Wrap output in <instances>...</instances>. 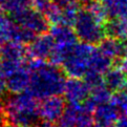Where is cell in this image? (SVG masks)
<instances>
[{"label":"cell","instance_id":"1","mask_svg":"<svg viewBox=\"0 0 127 127\" xmlns=\"http://www.w3.org/2000/svg\"><path fill=\"white\" fill-rule=\"evenodd\" d=\"M28 68L30 69V83L28 92L37 99L61 95L65 83V77L58 65L43 60L31 59Z\"/></svg>","mask_w":127,"mask_h":127},{"label":"cell","instance_id":"2","mask_svg":"<svg viewBox=\"0 0 127 127\" xmlns=\"http://www.w3.org/2000/svg\"><path fill=\"white\" fill-rule=\"evenodd\" d=\"M37 100L29 92L11 94L2 103L7 121L16 127L33 126L36 124L39 119V103Z\"/></svg>","mask_w":127,"mask_h":127},{"label":"cell","instance_id":"3","mask_svg":"<svg viewBox=\"0 0 127 127\" xmlns=\"http://www.w3.org/2000/svg\"><path fill=\"white\" fill-rule=\"evenodd\" d=\"M97 51L98 48L93 44L77 42L66 54L62 62L63 72L69 78H83L92 69Z\"/></svg>","mask_w":127,"mask_h":127},{"label":"cell","instance_id":"4","mask_svg":"<svg viewBox=\"0 0 127 127\" xmlns=\"http://www.w3.org/2000/svg\"><path fill=\"white\" fill-rule=\"evenodd\" d=\"M71 26L81 42L88 44H98L105 38V24L98 20L86 10H80Z\"/></svg>","mask_w":127,"mask_h":127},{"label":"cell","instance_id":"5","mask_svg":"<svg viewBox=\"0 0 127 127\" xmlns=\"http://www.w3.org/2000/svg\"><path fill=\"white\" fill-rule=\"evenodd\" d=\"M49 35L54 41V49L48 60L53 64L60 65L78 39L72 28L66 24H53Z\"/></svg>","mask_w":127,"mask_h":127},{"label":"cell","instance_id":"6","mask_svg":"<svg viewBox=\"0 0 127 127\" xmlns=\"http://www.w3.org/2000/svg\"><path fill=\"white\" fill-rule=\"evenodd\" d=\"M93 110L86 101L69 104L59 119V127H90L94 120Z\"/></svg>","mask_w":127,"mask_h":127},{"label":"cell","instance_id":"7","mask_svg":"<svg viewBox=\"0 0 127 127\" xmlns=\"http://www.w3.org/2000/svg\"><path fill=\"white\" fill-rule=\"evenodd\" d=\"M26 48L23 44L8 41L0 44V69L5 77L25 64Z\"/></svg>","mask_w":127,"mask_h":127},{"label":"cell","instance_id":"8","mask_svg":"<svg viewBox=\"0 0 127 127\" xmlns=\"http://www.w3.org/2000/svg\"><path fill=\"white\" fill-rule=\"evenodd\" d=\"M12 17V19L18 25L29 30L34 35L45 33L49 26V23L47 22L46 18L44 17V15L42 13L36 11L33 7L26 8L25 11H22Z\"/></svg>","mask_w":127,"mask_h":127},{"label":"cell","instance_id":"9","mask_svg":"<svg viewBox=\"0 0 127 127\" xmlns=\"http://www.w3.org/2000/svg\"><path fill=\"white\" fill-rule=\"evenodd\" d=\"M41 100V103L38 105V115L40 119L47 122L59 121L66 107L65 100L60 97V95L49 96Z\"/></svg>","mask_w":127,"mask_h":127},{"label":"cell","instance_id":"10","mask_svg":"<svg viewBox=\"0 0 127 127\" xmlns=\"http://www.w3.org/2000/svg\"><path fill=\"white\" fill-rule=\"evenodd\" d=\"M54 49V41L49 34L42 33L36 35L29 43L26 48V55L31 59L46 61L51 57Z\"/></svg>","mask_w":127,"mask_h":127},{"label":"cell","instance_id":"11","mask_svg":"<svg viewBox=\"0 0 127 127\" xmlns=\"http://www.w3.org/2000/svg\"><path fill=\"white\" fill-rule=\"evenodd\" d=\"M62 94L65 97L64 100L69 104L83 103L89 96L90 87L82 78H69L65 80Z\"/></svg>","mask_w":127,"mask_h":127},{"label":"cell","instance_id":"12","mask_svg":"<svg viewBox=\"0 0 127 127\" xmlns=\"http://www.w3.org/2000/svg\"><path fill=\"white\" fill-rule=\"evenodd\" d=\"M6 90L11 94L25 92L30 83V69L25 64L5 76Z\"/></svg>","mask_w":127,"mask_h":127},{"label":"cell","instance_id":"13","mask_svg":"<svg viewBox=\"0 0 127 127\" xmlns=\"http://www.w3.org/2000/svg\"><path fill=\"white\" fill-rule=\"evenodd\" d=\"M99 49L112 61L121 59L127 53V40L118 38H104L100 42Z\"/></svg>","mask_w":127,"mask_h":127},{"label":"cell","instance_id":"14","mask_svg":"<svg viewBox=\"0 0 127 127\" xmlns=\"http://www.w3.org/2000/svg\"><path fill=\"white\" fill-rule=\"evenodd\" d=\"M119 115L120 112L116 105L112 103V100L110 102H106L95 106L93 110L94 119L96 120V122H100V123L113 124L119 119Z\"/></svg>","mask_w":127,"mask_h":127},{"label":"cell","instance_id":"15","mask_svg":"<svg viewBox=\"0 0 127 127\" xmlns=\"http://www.w3.org/2000/svg\"><path fill=\"white\" fill-rule=\"evenodd\" d=\"M127 82V74L122 67H110L103 75V83L110 92H119Z\"/></svg>","mask_w":127,"mask_h":127},{"label":"cell","instance_id":"16","mask_svg":"<svg viewBox=\"0 0 127 127\" xmlns=\"http://www.w3.org/2000/svg\"><path fill=\"white\" fill-rule=\"evenodd\" d=\"M105 32L109 37L127 40V18H111L105 24Z\"/></svg>","mask_w":127,"mask_h":127},{"label":"cell","instance_id":"17","mask_svg":"<svg viewBox=\"0 0 127 127\" xmlns=\"http://www.w3.org/2000/svg\"><path fill=\"white\" fill-rule=\"evenodd\" d=\"M111 100H112L111 92L104 85V83H102V84L95 86L93 88H90V94H89L87 100H86V102H87L94 109L95 106L106 103V102H110Z\"/></svg>","mask_w":127,"mask_h":127},{"label":"cell","instance_id":"18","mask_svg":"<svg viewBox=\"0 0 127 127\" xmlns=\"http://www.w3.org/2000/svg\"><path fill=\"white\" fill-rule=\"evenodd\" d=\"M17 23L0 7V44L12 41Z\"/></svg>","mask_w":127,"mask_h":127},{"label":"cell","instance_id":"19","mask_svg":"<svg viewBox=\"0 0 127 127\" xmlns=\"http://www.w3.org/2000/svg\"><path fill=\"white\" fill-rule=\"evenodd\" d=\"M108 18H127V0H101Z\"/></svg>","mask_w":127,"mask_h":127},{"label":"cell","instance_id":"20","mask_svg":"<svg viewBox=\"0 0 127 127\" xmlns=\"http://www.w3.org/2000/svg\"><path fill=\"white\" fill-rule=\"evenodd\" d=\"M1 8L12 16H14L26 8L32 7V0H2Z\"/></svg>","mask_w":127,"mask_h":127},{"label":"cell","instance_id":"21","mask_svg":"<svg viewBox=\"0 0 127 127\" xmlns=\"http://www.w3.org/2000/svg\"><path fill=\"white\" fill-rule=\"evenodd\" d=\"M86 10L95 18H97L98 20L104 22V23H105L106 20L108 19L107 12H106L105 6H104V4L102 3L101 0H93L92 2H89L87 5H86Z\"/></svg>","mask_w":127,"mask_h":127},{"label":"cell","instance_id":"22","mask_svg":"<svg viewBox=\"0 0 127 127\" xmlns=\"http://www.w3.org/2000/svg\"><path fill=\"white\" fill-rule=\"evenodd\" d=\"M112 103L116 105L119 112L127 116V82L124 87L117 92V94L112 97Z\"/></svg>","mask_w":127,"mask_h":127},{"label":"cell","instance_id":"23","mask_svg":"<svg viewBox=\"0 0 127 127\" xmlns=\"http://www.w3.org/2000/svg\"><path fill=\"white\" fill-rule=\"evenodd\" d=\"M51 2L52 0H32V7L43 14V12L47 8Z\"/></svg>","mask_w":127,"mask_h":127},{"label":"cell","instance_id":"24","mask_svg":"<svg viewBox=\"0 0 127 127\" xmlns=\"http://www.w3.org/2000/svg\"><path fill=\"white\" fill-rule=\"evenodd\" d=\"M52 1L60 7L61 10L72 6H80V4L77 2V0H52Z\"/></svg>","mask_w":127,"mask_h":127},{"label":"cell","instance_id":"25","mask_svg":"<svg viewBox=\"0 0 127 127\" xmlns=\"http://www.w3.org/2000/svg\"><path fill=\"white\" fill-rule=\"evenodd\" d=\"M7 92L6 90V83H5V77L0 71V98L4 97V95Z\"/></svg>","mask_w":127,"mask_h":127},{"label":"cell","instance_id":"26","mask_svg":"<svg viewBox=\"0 0 127 127\" xmlns=\"http://www.w3.org/2000/svg\"><path fill=\"white\" fill-rule=\"evenodd\" d=\"M7 123V118H6V115L5 112L3 110V107H0V127L5 125Z\"/></svg>","mask_w":127,"mask_h":127},{"label":"cell","instance_id":"27","mask_svg":"<svg viewBox=\"0 0 127 127\" xmlns=\"http://www.w3.org/2000/svg\"><path fill=\"white\" fill-rule=\"evenodd\" d=\"M117 126L116 127H127V116H123L122 118L119 117L117 120Z\"/></svg>","mask_w":127,"mask_h":127},{"label":"cell","instance_id":"28","mask_svg":"<svg viewBox=\"0 0 127 127\" xmlns=\"http://www.w3.org/2000/svg\"><path fill=\"white\" fill-rule=\"evenodd\" d=\"M121 59H122L121 60V67H122V69L127 74V53Z\"/></svg>","mask_w":127,"mask_h":127},{"label":"cell","instance_id":"29","mask_svg":"<svg viewBox=\"0 0 127 127\" xmlns=\"http://www.w3.org/2000/svg\"><path fill=\"white\" fill-rule=\"evenodd\" d=\"M38 127H59L57 124H55V122H47L43 121L42 123H40Z\"/></svg>","mask_w":127,"mask_h":127},{"label":"cell","instance_id":"30","mask_svg":"<svg viewBox=\"0 0 127 127\" xmlns=\"http://www.w3.org/2000/svg\"><path fill=\"white\" fill-rule=\"evenodd\" d=\"M90 127H115L113 124H106V123H100V122H96L95 124H92Z\"/></svg>","mask_w":127,"mask_h":127},{"label":"cell","instance_id":"31","mask_svg":"<svg viewBox=\"0 0 127 127\" xmlns=\"http://www.w3.org/2000/svg\"><path fill=\"white\" fill-rule=\"evenodd\" d=\"M93 0H77V2L79 4H83V5H87L89 2H92Z\"/></svg>","mask_w":127,"mask_h":127},{"label":"cell","instance_id":"32","mask_svg":"<svg viewBox=\"0 0 127 127\" xmlns=\"http://www.w3.org/2000/svg\"><path fill=\"white\" fill-rule=\"evenodd\" d=\"M1 127H16V126H14V125H8V124L6 123L5 125H3V126H1Z\"/></svg>","mask_w":127,"mask_h":127},{"label":"cell","instance_id":"33","mask_svg":"<svg viewBox=\"0 0 127 127\" xmlns=\"http://www.w3.org/2000/svg\"><path fill=\"white\" fill-rule=\"evenodd\" d=\"M25 127H33V126H25Z\"/></svg>","mask_w":127,"mask_h":127},{"label":"cell","instance_id":"34","mask_svg":"<svg viewBox=\"0 0 127 127\" xmlns=\"http://www.w3.org/2000/svg\"><path fill=\"white\" fill-rule=\"evenodd\" d=\"M1 1H2V0H0V3H1Z\"/></svg>","mask_w":127,"mask_h":127},{"label":"cell","instance_id":"35","mask_svg":"<svg viewBox=\"0 0 127 127\" xmlns=\"http://www.w3.org/2000/svg\"><path fill=\"white\" fill-rule=\"evenodd\" d=\"M0 71H1V69H0Z\"/></svg>","mask_w":127,"mask_h":127}]
</instances>
